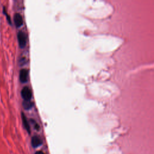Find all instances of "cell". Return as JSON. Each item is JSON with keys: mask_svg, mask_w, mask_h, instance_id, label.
<instances>
[{"mask_svg": "<svg viewBox=\"0 0 154 154\" xmlns=\"http://www.w3.org/2000/svg\"><path fill=\"white\" fill-rule=\"evenodd\" d=\"M18 41L19 46L22 49L24 48L27 45V35L23 32H19L18 34Z\"/></svg>", "mask_w": 154, "mask_h": 154, "instance_id": "cell-1", "label": "cell"}, {"mask_svg": "<svg viewBox=\"0 0 154 154\" xmlns=\"http://www.w3.org/2000/svg\"><path fill=\"white\" fill-rule=\"evenodd\" d=\"M42 140L38 136H34L32 139V145L34 148L39 147L42 145Z\"/></svg>", "mask_w": 154, "mask_h": 154, "instance_id": "cell-5", "label": "cell"}, {"mask_svg": "<svg viewBox=\"0 0 154 154\" xmlns=\"http://www.w3.org/2000/svg\"><path fill=\"white\" fill-rule=\"evenodd\" d=\"M23 107L25 110H30L33 107V104L32 101H24L23 102Z\"/></svg>", "mask_w": 154, "mask_h": 154, "instance_id": "cell-7", "label": "cell"}, {"mask_svg": "<svg viewBox=\"0 0 154 154\" xmlns=\"http://www.w3.org/2000/svg\"><path fill=\"white\" fill-rule=\"evenodd\" d=\"M4 13L6 15V16H7V21H8V22H9V24H11V20H10V17L8 16V14L6 12V11H5V9H4Z\"/></svg>", "mask_w": 154, "mask_h": 154, "instance_id": "cell-8", "label": "cell"}, {"mask_svg": "<svg viewBox=\"0 0 154 154\" xmlns=\"http://www.w3.org/2000/svg\"><path fill=\"white\" fill-rule=\"evenodd\" d=\"M35 154H45V153L39 150V151H37V152H36Z\"/></svg>", "mask_w": 154, "mask_h": 154, "instance_id": "cell-9", "label": "cell"}, {"mask_svg": "<svg viewBox=\"0 0 154 154\" xmlns=\"http://www.w3.org/2000/svg\"><path fill=\"white\" fill-rule=\"evenodd\" d=\"M13 21L15 25L17 28H20L24 24L23 18L20 14L19 13L15 14L13 18Z\"/></svg>", "mask_w": 154, "mask_h": 154, "instance_id": "cell-4", "label": "cell"}, {"mask_svg": "<svg viewBox=\"0 0 154 154\" xmlns=\"http://www.w3.org/2000/svg\"><path fill=\"white\" fill-rule=\"evenodd\" d=\"M19 80L22 83H26L28 81V71L25 69L21 70L19 73Z\"/></svg>", "mask_w": 154, "mask_h": 154, "instance_id": "cell-3", "label": "cell"}, {"mask_svg": "<svg viewBox=\"0 0 154 154\" xmlns=\"http://www.w3.org/2000/svg\"><path fill=\"white\" fill-rule=\"evenodd\" d=\"M22 120L23 125H24V127L25 129L28 131V133H30V125H29L28 120L25 116V115L24 113L22 114Z\"/></svg>", "mask_w": 154, "mask_h": 154, "instance_id": "cell-6", "label": "cell"}, {"mask_svg": "<svg viewBox=\"0 0 154 154\" xmlns=\"http://www.w3.org/2000/svg\"><path fill=\"white\" fill-rule=\"evenodd\" d=\"M21 96L24 101H32V93L30 89L28 87H24L21 91Z\"/></svg>", "mask_w": 154, "mask_h": 154, "instance_id": "cell-2", "label": "cell"}]
</instances>
